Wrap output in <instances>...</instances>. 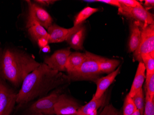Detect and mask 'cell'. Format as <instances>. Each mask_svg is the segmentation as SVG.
<instances>
[{
    "mask_svg": "<svg viewBox=\"0 0 154 115\" xmlns=\"http://www.w3.org/2000/svg\"><path fill=\"white\" fill-rule=\"evenodd\" d=\"M70 82L67 75L41 63L25 78L17 93L16 103L20 106L27 104L47 95L53 90Z\"/></svg>",
    "mask_w": 154,
    "mask_h": 115,
    "instance_id": "1",
    "label": "cell"
},
{
    "mask_svg": "<svg viewBox=\"0 0 154 115\" xmlns=\"http://www.w3.org/2000/svg\"><path fill=\"white\" fill-rule=\"evenodd\" d=\"M40 64L25 52L6 49L0 58V78L19 87L27 76Z\"/></svg>",
    "mask_w": 154,
    "mask_h": 115,
    "instance_id": "2",
    "label": "cell"
},
{
    "mask_svg": "<svg viewBox=\"0 0 154 115\" xmlns=\"http://www.w3.org/2000/svg\"><path fill=\"white\" fill-rule=\"evenodd\" d=\"M85 59L76 71L67 73L70 81H90L95 82L99 78L102 72L99 69L101 56L85 52Z\"/></svg>",
    "mask_w": 154,
    "mask_h": 115,
    "instance_id": "3",
    "label": "cell"
},
{
    "mask_svg": "<svg viewBox=\"0 0 154 115\" xmlns=\"http://www.w3.org/2000/svg\"><path fill=\"white\" fill-rule=\"evenodd\" d=\"M137 23L141 31V39L134 56L136 60L142 62V55L154 53V24L145 25L140 22Z\"/></svg>",
    "mask_w": 154,
    "mask_h": 115,
    "instance_id": "4",
    "label": "cell"
},
{
    "mask_svg": "<svg viewBox=\"0 0 154 115\" xmlns=\"http://www.w3.org/2000/svg\"><path fill=\"white\" fill-rule=\"evenodd\" d=\"M60 95V91H57L39 98L28 108V112L30 114L41 113L45 115H55L54 104Z\"/></svg>",
    "mask_w": 154,
    "mask_h": 115,
    "instance_id": "5",
    "label": "cell"
},
{
    "mask_svg": "<svg viewBox=\"0 0 154 115\" xmlns=\"http://www.w3.org/2000/svg\"><path fill=\"white\" fill-rule=\"evenodd\" d=\"M17 93L0 78V115H10L16 103Z\"/></svg>",
    "mask_w": 154,
    "mask_h": 115,
    "instance_id": "6",
    "label": "cell"
},
{
    "mask_svg": "<svg viewBox=\"0 0 154 115\" xmlns=\"http://www.w3.org/2000/svg\"><path fill=\"white\" fill-rule=\"evenodd\" d=\"M26 2L28 7L27 23H37L47 29L52 25V18L45 9L31 1Z\"/></svg>",
    "mask_w": 154,
    "mask_h": 115,
    "instance_id": "7",
    "label": "cell"
},
{
    "mask_svg": "<svg viewBox=\"0 0 154 115\" xmlns=\"http://www.w3.org/2000/svg\"><path fill=\"white\" fill-rule=\"evenodd\" d=\"M118 12L122 15L135 20L145 25L154 24V15L146 10L143 6L135 8L121 5Z\"/></svg>",
    "mask_w": 154,
    "mask_h": 115,
    "instance_id": "8",
    "label": "cell"
},
{
    "mask_svg": "<svg viewBox=\"0 0 154 115\" xmlns=\"http://www.w3.org/2000/svg\"><path fill=\"white\" fill-rule=\"evenodd\" d=\"M71 53L70 47L57 50L51 56L46 57L44 63L52 70L63 72L66 71L67 59Z\"/></svg>",
    "mask_w": 154,
    "mask_h": 115,
    "instance_id": "9",
    "label": "cell"
},
{
    "mask_svg": "<svg viewBox=\"0 0 154 115\" xmlns=\"http://www.w3.org/2000/svg\"><path fill=\"white\" fill-rule=\"evenodd\" d=\"M81 105L72 98L60 94L54 106L55 115H64L76 113Z\"/></svg>",
    "mask_w": 154,
    "mask_h": 115,
    "instance_id": "10",
    "label": "cell"
},
{
    "mask_svg": "<svg viewBox=\"0 0 154 115\" xmlns=\"http://www.w3.org/2000/svg\"><path fill=\"white\" fill-rule=\"evenodd\" d=\"M85 27L82 24L71 28L66 41L70 47L76 50H83V43L85 38Z\"/></svg>",
    "mask_w": 154,
    "mask_h": 115,
    "instance_id": "11",
    "label": "cell"
},
{
    "mask_svg": "<svg viewBox=\"0 0 154 115\" xmlns=\"http://www.w3.org/2000/svg\"><path fill=\"white\" fill-rule=\"evenodd\" d=\"M121 68V65H120L109 75L99 78L95 81V83L97 85V90L91 100L98 99L104 94L107 89L114 82L117 76L120 73Z\"/></svg>",
    "mask_w": 154,
    "mask_h": 115,
    "instance_id": "12",
    "label": "cell"
},
{
    "mask_svg": "<svg viewBox=\"0 0 154 115\" xmlns=\"http://www.w3.org/2000/svg\"><path fill=\"white\" fill-rule=\"evenodd\" d=\"M47 32L50 35L48 43H59L65 41L71 28L66 29L61 27L57 25H52L47 29Z\"/></svg>",
    "mask_w": 154,
    "mask_h": 115,
    "instance_id": "13",
    "label": "cell"
},
{
    "mask_svg": "<svg viewBox=\"0 0 154 115\" xmlns=\"http://www.w3.org/2000/svg\"><path fill=\"white\" fill-rule=\"evenodd\" d=\"M145 72L144 64L142 62H139L130 91L128 94L131 97L134 96L137 91L142 88L146 78Z\"/></svg>",
    "mask_w": 154,
    "mask_h": 115,
    "instance_id": "14",
    "label": "cell"
},
{
    "mask_svg": "<svg viewBox=\"0 0 154 115\" xmlns=\"http://www.w3.org/2000/svg\"><path fill=\"white\" fill-rule=\"evenodd\" d=\"M130 36L128 42L130 52H134L139 46L141 39V31L137 21H134L131 23Z\"/></svg>",
    "mask_w": 154,
    "mask_h": 115,
    "instance_id": "15",
    "label": "cell"
},
{
    "mask_svg": "<svg viewBox=\"0 0 154 115\" xmlns=\"http://www.w3.org/2000/svg\"><path fill=\"white\" fill-rule=\"evenodd\" d=\"M85 53L74 52L71 53L67 59L66 65V70L67 73L72 72L79 69L85 59Z\"/></svg>",
    "mask_w": 154,
    "mask_h": 115,
    "instance_id": "16",
    "label": "cell"
},
{
    "mask_svg": "<svg viewBox=\"0 0 154 115\" xmlns=\"http://www.w3.org/2000/svg\"><path fill=\"white\" fill-rule=\"evenodd\" d=\"M106 98V94L104 93L98 99L91 100L85 105L81 106L77 113L79 115H90L95 110H98L104 104Z\"/></svg>",
    "mask_w": 154,
    "mask_h": 115,
    "instance_id": "17",
    "label": "cell"
},
{
    "mask_svg": "<svg viewBox=\"0 0 154 115\" xmlns=\"http://www.w3.org/2000/svg\"><path fill=\"white\" fill-rule=\"evenodd\" d=\"M26 28L31 38L36 41L43 38L49 40L50 35L45 28L37 23H26Z\"/></svg>",
    "mask_w": 154,
    "mask_h": 115,
    "instance_id": "18",
    "label": "cell"
},
{
    "mask_svg": "<svg viewBox=\"0 0 154 115\" xmlns=\"http://www.w3.org/2000/svg\"><path fill=\"white\" fill-rule=\"evenodd\" d=\"M120 63V61L117 59H109L101 57L99 63V69L102 73H110L116 69Z\"/></svg>",
    "mask_w": 154,
    "mask_h": 115,
    "instance_id": "19",
    "label": "cell"
},
{
    "mask_svg": "<svg viewBox=\"0 0 154 115\" xmlns=\"http://www.w3.org/2000/svg\"><path fill=\"white\" fill-rule=\"evenodd\" d=\"M99 11L98 8H93L90 7H86L82 9L75 17L73 22V26H78L82 24L86 19L93 14Z\"/></svg>",
    "mask_w": 154,
    "mask_h": 115,
    "instance_id": "20",
    "label": "cell"
},
{
    "mask_svg": "<svg viewBox=\"0 0 154 115\" xmlns=\"http://www.w3.org/2000/svg\"><path fill=\"white\" fill-rule=\"evenodd\" d=\"M141 59L145 66L146 76L154 74V53L142 55Z\"/></svg>",
    "mask_w": 154,
    "mask_h": 115,
    "instance_id": "21",
    "label": "cell"
},
{
    "mask_svg": "<svg viewBox=\"0 0 154 115\" xmlns=\"http://www.w3.org/2000/svg\"><path fill=\"white\" fill-rule=\"evenodd\" d=\"M131 98L136 107L137 109L140 111L141 115H143L145 105V97L142 88L137 91Z\"/></svg>",
    "mask_w": 154,
    "mask_h": 115,
    "instance_id": "22",
    "label": "cell"
},
{
    "mask_svg": "<svg viewBox=\"0 0 154 115\" xmlns=\"http://www.w3.org/2000/svg\"><path fill=\"white\" fill-rule=\"evenodd\" d=\"M137 110L131 97L128 95L125 99L122 109V115H130Z\"/></svg>",
    "mask_w": 154,
    "mask_h": 115,
    "instance_id": "23",
    "label": "cell"
},
{
    "mask_svg": "<svg viewBox=\"0 0 154 115\" xmlns=\"http://www.w3.org/2000/svg\"><path fill=\"white\" fill-rule=\"evenodd\" d=\"M145 80L146 93L150 98H154V74L146 76Z\"/></svg>",
    "mask_w": 154,
    "mask_h": 115,
    "instance_id": "24",
    "label": "cell"
},
{
    "mask_svg": "<svg viewBox=\"0 0 154 115\" xmlns=\"http://www.w3.org/2000/svg\"><path fill=\"white\" fill-rule=\"evenodd\" d=\"M145 97L143 115H154V98H151L146 94Z\"/></svg>",
    "mask_w": 154,
    "mask_h": 115,
    "instance_id": "25",
    "label": "cell"
},
{
    "mask_svg": "<svg viewBox=\"0 0 154 115\" xmlns=\"http://www.w3.org/2000/svg\"><path fill=\"white\" fill-rule=\"evenodd\" d=\"M99 115H122V110L116 108L112 104H108L104 107Z\"/></svg>",
    "mask_w": 154,
    "mask_h": 115,
    "instance_id": "26",
    "label": "cell"
},
{
    "mask_svg": "<svg viewBox=\"0 0 154 115\" xmlns=\"http://www.w3.org/2000/svg\"><path fill=\"white\" fill-rule=\"evenodd\" d=\"M118 1L121 5L131 8L143 6L139 2L136 0H118Z\"/></svg>",
    "mask_w": 154,
    "mask_h": 115,
    "instance_id": "27",
    "label": "cell"
},
{
    "mask_svg": "<svg viewBox=\"0 0 154 115\" xmlns=\"http://www.w3.org/2000/svg\"><path fill=\"white\" fill-rule=\"evenodd\" d=\"M96 2H99L109 5H113L118 7L119 8H120L121 6V4L119 2L118 0H97Z\"/></svg>",
    "mask_w": 154,
    "mask_h": 115,
    "instance_id": "28",
    "label": "cell"
},
{
    "mask_svg": "<svg viewBox=\"0 0 154 115\" xmlns=\"http://www.w3.org/2000/svg\"><path fill=\"white\" fill-rule=\"evenodd\" d=\"M35 2L38 3V5L42 6H48L54 4L57 1L54 0H35L34 1Z\"/></svg>",
    "mask_w": 154,
    "mask_h": 115,
    "instance_id": "29",
    "label": "cell"
},
{
    "mask_svg": "<svg viewBox=\"0 0 154 115\" xmlns=\"http://www.w3.org/2000/svg\"><path fill=\"white\" fill-rule=\"evenodd\" d=\"M37 42H38L39 47H40L41 49H42L46 46L48 45V39L45 38H43L39 39L37 41Z\"/></svg>",
    "mask_w": 154,
    "mask_h": 115,
    "instance_id": "30",
    "label": "cell"
},
{
    "mask_svg": "<svg viewBox=\"0 0 154 115\" xmlns=\"http://www.w3.org/2000/svg\"><path fill=\"white\" fill-rule=\"evenodd\" d=\"M144 6L146 10L147 9L154 8V1L153 0H145L144 1Z\"/></svg>",
    "mask_w": 154,
    "mask_h": 115,
    "instance_id": "31",
    "label": "cell"
},
{
    "mask_svg": "<svg viewBox=\"0 0 154 115\" xmlns=\"http://www.w3.org/2000/svg\"><path fill=\"white\" fill-rule=\"evenodd\" d=\"M41 50H42L43 52L48 53L50 52V51H51V48H50L49 46L47 45L44 47V48H42Z\"/></svg>",
    "mask_w": 154,
    "mask_h": 115,
    "instance_id": "32",
    "label": "cell"
},
{
    "mask_svg": "<svg viewBox=\"0 0 154 115\" xmlns=\"http://www.w3.org/2000/svg\"><path fill=\"white\" fill-rule=\"evenodd\" d=\"M130 115H141L140 112L137 109L135 111H134L132 114H131Z\"/></svg>",
    "mask_w": 154,
    "mask_h": 115,
    "instance_id": "33",
    "label": "cell"
},
{
    "mask_svg": "<svg viewBox=\"0 0 154 115\" xmlns=\"http://www.w3.org/2000/svg\"><path fill=\"white\" fill-rule=\"evenodd\" d=\"M90 115H98L97 110H95L92 113H91Z\"/></svg>",
    "mask_w": 154,
    "mask_h": 115,
    "instance_id": "34",
    "label": "cell"
},
{
    "mask_svg": "<svg viewBox=\"0 0 154 115\" xmlns=\"http://www.w3.org/2000/svg\"><path fill=\"white\" fill-rule=\"evenodd\" d=\"M30 115H45L44 114H41V113H32L30 114Z\"/></svg>",
    "mask_w": 154,
    "mask_h": 115,
    "instance_id": "35",
    "label": "cell"
},
{
    "mask_svg": "<svg viewBox=\"0 0 154 115\" xmlns=\"http://www.w3.org/2000/svg\"><path fill=\"white\" fill-rule=\"evenodd\" d=\"M79 115L78 114V113H74V114H68V115Z\"/></svg>",
    "mask_w": 154,
    "mask_h": 115,
    "instance_id": "36",
    "label": "cell"
}]
</instances>
